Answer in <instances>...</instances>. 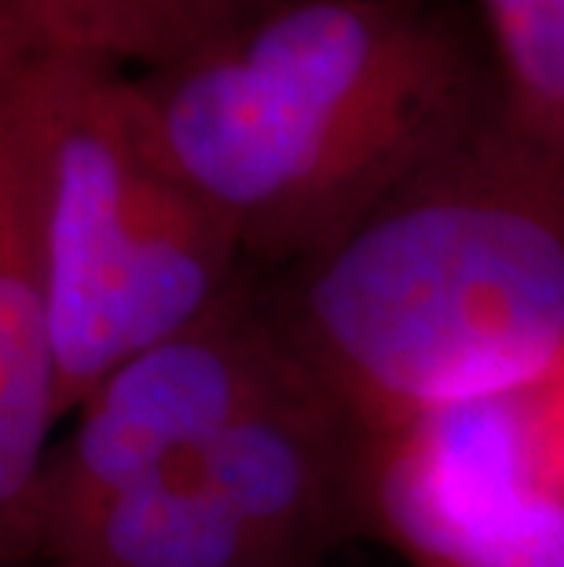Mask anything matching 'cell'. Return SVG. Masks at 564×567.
<instances>
[{"mask_svg": "<svg viewBox=\"0 0 564 567\" xmlns=\"http://www.w3.org/2000/svg\"><path fill=\"white\" fill-rule=\"evenodd\" d=\"M162 162L246 260L294 268L499 106L443 0H254L132 74Z\"/></svg>", "mask_w": 564, "mask_h": 567, "instance_id": "obj_1", "label": "cell"}, {"mask_svg": "<svg viewBox=\"0 0 564 567\" xmlns=\"http://www.w3.org/2000/svg\"><path fill=\"white\" fill-rule=\"evenodd\" d=\"M286 271L275 330L370 440L524 392L564 355V165L495 106Z\"/></svg>", "mask_w": 564, "mask_h": 567, "instance_id": "obj_2", "label": "cell"}, {"mask_svg": "<svg viewBox=\"0 0 564 567\" xmlns=\"http://www.w3.org/2000/svg\"><path fill=\"white\" fill-rule=\"evenodd\" d=\"M0 70H19L41 111L59 400L70 417L129 355L224 305L246 252L154 151L132 74L66 55Z\"/></svg>", "mask_w": 564, "mask_h": 567, "instance_id": "obj_3", "label": "cell"}, {"mask_svg": "<svg viewBox=\"0 0 564 567\" xmlns=\"http://www.w3.org/2000/svg\"><path fill=\"white\" fill-rule=\"evenodd\" d=\"M301 373L271 316L243 289L129 355L81 400L70 436L48 454L22 557H48L106 498L191 462Z\"/></svg>", "mask_w": 564, "mask_h": 567, "instance_id": "obj_4", "label": "cell"}, {"mask_svg": "<svg viewBox=\"0 0 564 567\" xmlns=\"http://www.w3.org/2000/svg\"><path fill=\"white\" fill-rule=\"evenodd\" d=\"M59 421L44 128L27 78L0 70V535L8 560H22Z\"/></svg>", "mask_w": 564, "mask_h": 567, "instance_id": "obj_5", "label": "cell"}, {"mask_svg": "<svg viewBox=\"0 0 564 567\" xmlns=\"http://www.w3.org/2000/svg\"><path fill=\"white\" fill-rule=\"evenodd\" d=\"M341 421L348 417L301 373L191 457L206 487L279 567L334 509Z\"/></svg>", "mask_w": 564, "mask_h": 567, "instance_id": "obj_6", "label": "cell"}, {"mask_svg": "<svg viewBox=\"0 0 564 567\" xmlns=\"http://www.w3.org/2000/svg\"><path fill=\"white\" fill-rule=\"evenodd\" d=\"M48 560L52 567H279L191 462L117 491Z\"/></svg>", "mask_w": 564, "mask_h": 567, "instance_id": "obj_7", "label": "cell"}, {"mask_svg": "<svg viewBox=\"0 0 564 567\" xmlns=\"http://www.w3.org/2000/svg\"><path fill=\"white\" fill-rule=\"evenodd\" d=\"M254 0H0V63L92 59L147 74L187 55Z\"/></svg>", "mask_w": 564, "mask_h": 567, "instance_id": "obj_8", "label": "cell"}, {"mask_svg": "<svg viewBox=\"0 0 564 567\" xmlns=\"http://www.w3.org/2000/svg\"><path fill=\"white\" fill-rule=\"evenodd\" d=\"M414 567H564V498H517L462 509H375L370 513Z\"/></svg>", "mask_w": 564, "mask_h": 567, "instance_id": "obj_9", "label": "cell"}, {"mask_svg": "<svg viewBox=\"0 0 564 567\" xmlns=\"http://www.w3.org/2000/svg\"><path fill=\"white\" fill-rule=\"evenodd\" d=\"M476 11L502 122L564 165V0H476Z\"/></svg>", "mask_w": 564, "mask_h": 567, "instance_id": "obj_10", "label": "cell"}, {"mask_svg": "<svg viewBox=\"0 0 564 567\" xmlns=\"http://www.w3.org/2000/svg\"><path fill=\"white\" fill-rule=\"evenodd\" d=\"M524 406L535 436L539 480L550 494L564 498V355L546 378L524 389Z\"/></svg>", "mask_w": 564, "mask_h": 567, "instance_id": "obj_11", "label": "cell"}]
</instances>
